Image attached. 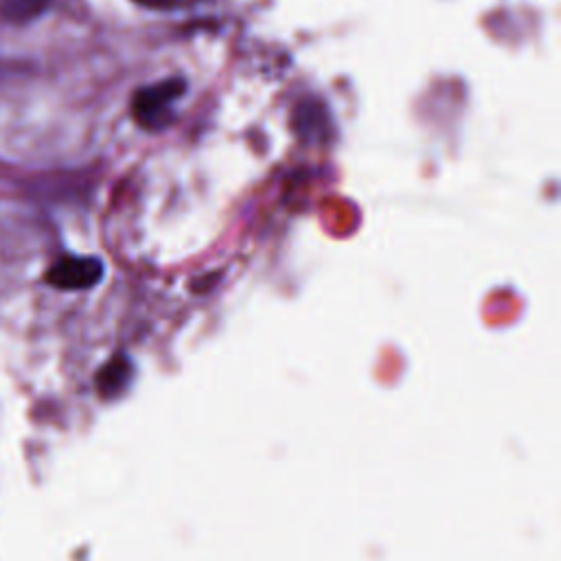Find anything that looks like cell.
Masks as SVG:
<instances>
[{"label": "cell", "instance_id": "obj_1", "mask_svg": "<svg viewBox=\"0 0 561 561\" xmlns=\"http://www.w3.org/2000/svg\"><path fill=\"white\" fill-rule=\"evenodd\" d=\"M184 90H186L184 79H175V77L138 90L131 101L134 118L138 121V125H142L147 129H158V127L167 125L171 103L175 99H180L184 94Z\"/></svg>", "mask_w": 561, "mask_h": 561}, {"label": "cell", "instance_id": "obj_2", "mask_svg": "<svg viewBox=\"0 0 561 561\" xmlns=\"http://www.w3.org/2000/svg\"><path fill=\"white\" fill-rule=\"evenodd\" d=\"M99 276H101V263L94 259H79V256L59 259L46 274L48 283L61 289L90 287L99 280Z\"/></svg>", "mask_w": 561, "mask_h": 561}, {"label": "cell", "instance_id": "obj_3", "mask_svg": "<svg viewBox=\"0 0 561 561\" xmlns=\"http://www.w3.org/2000/svg\"><path fill=\"white\" fill-rule=\"evenodd\" d=\"M50 0H2V15L11 22H28L37 18Z\"/></svg>", "mask_w": 561, "mask_h": 561}]
</instances>
